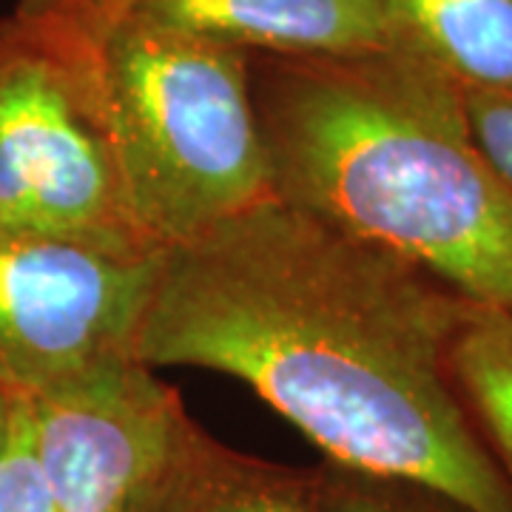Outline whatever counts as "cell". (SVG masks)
<instances>
[{"label":"cell","mask_w":512,"mask_h":512,"mask_svg":"<svg viewBox=\"0 0 512 512\" xmlns=\"http://www.w3.org/2000/svg\"><path fill=\"white\" fill-rule=\"evenodd\" d=\"M467 299L291 202H256L160 254L134 359L245 382L325 461L512 512L458 396Z\"/></svg>","instance_id":"cell-1"},{"label":"cell","mask_w":512,"mask_h":512,"mask_svg":"<svg viewBox=\"0 0 512 512\" xmlns=\"http://www.w3.org/2000/svg\"><path fill=\"white\" fill-rule=\"evenodd\" d=\"M271 194L512 313V194L458 83L396 40L356 55L248 52Z\"/></svg>","instance_id":"cell-2"},{"label":"cell","mask_w":512,"mask_h":512,"mask_svg":"<svg viewBox=\"0 0 512 512\" xmlns=\"http://www.w3.org/2000/svg\"><path fill=\"white\" fill-rule=\"evenodd\" d=\"M23 37L72 77L143 242L165 251L274 197L245 49L146 12L92 37Z\"/></svg>","instance_id":"cell-3"},{"label":"cell","mask_w":512,"mask_h":512,"mask_svg":"<svg viewBox=\"0 0 512 512\" xmlns=\"http://www.w3.org/2000/svg\"><path fill=\"white\" fill-rule=\"evenodd\" d=\"M160 254L140 239L0 234V379L35 393L134 359Z\"/></svg>","instance_id":"cell-4"},{"label":"cell","mask_w":512,"mask_h":512,"mask_svg":"<svg viewBox=\"0 0 512 512\" xmlns=\"http://www.w3.org/2000/svg\"><path fill=\"white\" fill-rule=\"evenodd\" d=\"M0 234L140 239L123 214L109 148L72 77L6 18L0 20Z\"/></svg>","instance_id":"cell-5"},{"label":"cell","mask_w":512,"mask_h":512,"mask_svg":"<svg viewBox=\"0 0 512 512\" xmlns=\"http://www.w3.org/2000/svg\"><path fill=\"white\" fill-rule=\"evenodd\" d=\"M26 396L52 512H143L191 421L177 390L137 359Z\"/></svg>","instance_id":"cell-6"},{"label":"cell","mask_w":512,"mask_h":512,"mask_svg":"<svg viewBox=\"0 0 512 512\" xmlns=\"http://www.w3.org/2000/svg\"><path fill=\"white\" fill-rule=\"evenodd\" d=\"M131 12L276 55H356L399 40L390 0H140Z\"/></svg>","instance_id":"cell-7"},{"label":"cell","mask_w":512,"mask_h":512,"mask_svg":"<svg viewBox=\"0 0 512 512\" xmlns=\"http://www.w3.org/2000/svg\"><path fill=\"white\" fill-rule=\"evenodd\" d=\"M143 512H330L322 470L245 456L188 421Z\"/></svg>","instance_id":"cell-8"},{"label":"cell","mask_w":512,"mask_h":512,"mask_svg":"<svg viewBox=\"0 0 512 512\" xmlns=\"http://www.w3.org/2000/svg\"><path fill=\"white\" fill-rule=\"evenodd\" d=\"M390 15L458 86L512 92V0H390Z\"/></svg>","instance_id":"cell-9"},{"label":"cell","mask_w":512,"mask_h":512,"mask_svg":"<svg viewBox=\"0 0 512 512\" xmlns=\"http://www.w3.org/2000/svg\"><path fill=\"white\" fill-rule=\"evenodd\" d=\"M450 370L512 484V313L467 302L450 345Z\"/></svg>","instance_id":"cell-10"},{"label":"cell","mask_w":512,"mask_h":512,"mask_svg":"<svg viewBox=\"0 0 512 512\" xmlns=\"http://www.w3.org/2000/svg\"><path fill=\"white\" fill-rule=\"evenodd\" d=\"M330 512H470L419 484L370 476L339 464H319Z\"/></svg>","instance_id":"cell-11"},{"label":"cell","mask_w":512,"mask_h":512,"mask_svg":"<svg viewBox=\"0 0 512 512\" xmlns=\"http://www.w3.org/2000/svg\"><path fill=\"white\" fill-rule=\"evenodd\" d=\"M0 512H52L40 473L29 396L12 387L6 436L0 441Z\"/></svg>","instance_id":"cell-12"},{"label":"cell","mask_w":512,"mask_h":512,"mask_svg":"<svg viewBox=\"0 0 512 512\" xmlns=\"http://www.w3.org/2000/svg\"><path fill=\"white\" fill-rule=\"evenodd\" d=\"M137 3L140 0H20L9 20L40 40H77L92 37Z\"/></svg>","instance_id":"cell-13"},{"label":"cell","mask_w":512,"mask_h":512,"mask_svg":"<svg viewBox=\"0 0 512 512\" xmlns=\"http://www.w3.org/2000/svg\"><path fill=\"white\" fill-rule=\"evenodd\" d=\"M467 128L481 157L512 194V92L458 86Z\"/></svg>","instance_id":"cell-14"},{"label":"cell","mask_w":512,"mask_h":512,"mask_svg":"<svg viewBox=\"0 0 512 512\" xmlns=\"http://www.w3.org/2000/svg\"><path fill=\"white\" fill-rule=\"evenodd\" d=\"M9 407H12V384L0 379V441L6 436V421H9Z\"/></svg>","instance_id":"cell-15"}]
</instances>
